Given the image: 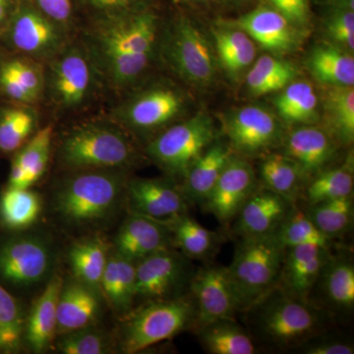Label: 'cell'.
I'll list each match as a JSON object with an SVG mask.
<instances>
[{
	"instance_id": "f6af8a7d",
	"label": "cell",
	"mask_w": 354,
	"mask_h": 354,
	"mask_svg": "<svg viewBox=\"0 0 354 354\" xmlns=\"http://www.w3.org/2000/svg\"><path fill=\"white\" fill-rule=\"evenodd\" d=\"M326 32L330 41L342 50H354V11L330 9L326 20Z\"/></svg>"
},
{
	"instance_id": "30bf717a",
	"label": "cell",
	"mask_w": 354,
	"mask_h": 354,
	"mask_svg": "<svg viewBox=\"0 0 354 354\" xmlns=\"http://www.w3.org/2000/svg\"><path fill=\"white\" fill-rule=\"evenodd\" d=\"M55 261L53 239L41 232L15 234L0 242V278L11 286L30 288L48 281Z\"/></svg>"
},
{
	"instance_id": "bcb514c9",
	"label": "cell",
	"mask_w": 354,
	"mask_h": 354,
	"mask_svg": "<svg viewBox=\"0 0 354 354\" xmlns=\"http://www.w3.org/2000/svg\"><path fill=\"white\" fill-rule=\"evenodd\" d=\"M2 67L15 77L35 100L38 99L44 88V75L36 64L26 60L14 59Z\"/></svg>"
},
{
	"instance_id": "e575fe53",
	"label": "cell",
	"mask_w": 354,
	"mask_h": 354,
	"mask_svg": "<svg viewBox=\"0 0 354 354\" xmlns=\"http://www.w3.org/2000/svg\"><path fill=\"white\" fill-rule=\"evenodd\" d=\"M324 297L333 308L351 311L354 306V266L349 258L330 256L320 279Z\"/></svg>"
},
{
	"instance_id": "7dc6e473",
	"label": "cell",
	"mask_w": 354,
	"mask_h": 354,
	"mask_svg": "<svg viewBox=\"0 0 354 354\" xmlns=\"http://www.w3.org/2000/svg\"><path fill=\"white\" fill-rule=\"evenodd\" d=\"M76 2L94 18L118 15L148 7L145 0H76Z\"/></svg>"
},
{
	"instance_id": "ab89813d",
	"label": "cell",
	"mask_w": 354,
	"mask_h": 354,
	"mask_svg": "<svg viewBox=\"0 0 354 354\" xmlns=\"http://www.w3.org/2000/svg\"><path fill=\"white\" fill-rule=\"evenodd\" d=\"M285 248L302 245H316L330 248L333 239L323 234L311 221L306 212L297 207L283 221L276 232Z\"/></svg>"
},
{
	"instance_id": "6da1fadb",
	"label": "cell",
	"mask_w": 354,
	"mask_h": 354,
	"mask_svg": "<svg viewBox=\"0 0 354 354\" xmlns=\"http://www.w3.org/2000/svg\"><path fill=\"white\" fill-rule=\"evenodd\" d=\"M158 35V16L145 7L94 18L82 46L100 78L121 91L135 85L148 69Z\"/></svg>"
},
{
	"instance_id": "ee69618b",
	"label": "cell",
	"mask_w": 354,
	"mask_h": 354,
	"mask_svg": "<svg viewBox=\"0 0 354 354\" xmlns=\"http://www.w3.org/2000/svg\"><path fill=\"white\" fill-rule=\"evenodd\" d=\"M57 348L64 354H106L111 353L108 335L94 326L60 335Z\"/></svg>"
},
{
	"instance_id": "60d3db41",
	"label": "cell",
	"mask_w": 354,
	"mask_h": 354,
	"mask_svg": "<svg viewBox=\"0 0 354 354\" xmlns=\"http://www.w3.org/2000/svg\"><path fill=\"white\" fill-rule=\"evenodd\" d=\"M26 317L17 300L0 285V353H16L24 342Z\"/></svg>"
},
{
	"instance_id": "2e32d148",
	"label": "cell",
	"mask_w": 354,
	"mask_h": 354,
	"mask_svg": "<svg viewBox=\"0 0 354 354\" xmlns=\"http://www.w3.org/2000/svg\"><path fill=\"white\" fill-rule=\"evenodd\" d=\"M188 203L181 188L169 180L158 178L128 180L125 193L128 213L146 216L167 225L187 215Z\"/></svg>"
},
{
	"instance_id": "cb8c5ba5",
	"label": "cell",
	"mask_w": 354,
	"mask_h": 354,
	"mask_svg": "<svg viewBox=\"0 0 354 354\" xmlns=\"http://www.w3.org/2000/svg\"><path fill=\"white\" fill-rule=\"evenodd\" d=\"M101 292L74 279L62 283L57 304V335L94 326L102 312Z\"/></svg>"
},
{
	"instance_id": "484cf974",
	"label": "cell",
	"mask_w": 354,
	"mask_h": 354,
	"mask_svg": "<svg viewBox=\"0 0 354 354\" xmlns=\"http://www.w3.org/2000/svg\"><path fill=\"white\" fill-rule=\"evenodd\" d=\"M100 291L114 313L123 317L130 313L137 300L135 262L115 251L109 254Z\"/></svg>"
},
{
	"instance_id": "3957f363",
	"label": "cell",
	"mask_w": 354,
	"mask_h": 354,
	"mask_svg": "<svg viewBox=\"0 0 354 354\" xmlns=\"http://www.w3.org/2000/svg\"><path fill=\"white\" fill-rule=\"evenodd\" d=\"M140 158L136 144L116 123L85 122L65 133L58 160L65 171L116 169L127 171Z\"/></svg>"
},
{
	"instance_id": "8992f818",
	"label": "cell",
	"mask_w": 354,
	"mask_h": 354,
	"mask_svg": "<svg viewBox=\"0 0 354 354\" xmlns=\"http://www.w3.org/2000/svg\"><path fill=\"white\" fill-rule=\"evenodd\" d=\"M196 327V307L191 295L142 304L124 316L120 330L123 353H139Z\"/></svg>"
},
{
	"instance_id": "c3c4849f",
	"label": "cell",
	"mask_w": 354,
	"mask_h": 354,
	"mask_svg": "<svg viewBox=\"0 0 354 354\" xmlns=\"http://www.w3.org/2000/svg\"><path fill=\"white\" fill-rule=\"evenodd\" d=\"M269 6L290 21L300 31L308 29L310 9L308 0H268Z\"/></svg>"
},
{
	"instance_id": "5b68a950",
	"label": "cell",
	"mask_w": 354,
	"mask_h": 354,
	"mask_svg": "<svg viewBox=\"0 0 354 354\" xmlns=\"http://www.w3.org/2000/svg\"><path fill=\"white\" fill-rule=\"evenodd\" d=\"M286 248L276 234L241 237L227 267L241 311H247L278 283Z\"/></svg>"
},
{
	"instance_id": "816d5d0a",
	"label": "cell",
	"mask_w": 354,
	"mask_h": 354,
	"mask_svg": "<svg viewBox=\"0 0 354 354\" xmlns=\"http://www.w3.org/2000/svg\"><path fill=\"white\" fill-rule=\"evenodd\" d=\"M307 354H353V346L348 342L342 341H322L310 344L304 349Z\"/></svg>"
},
{
	"instance_id": "f907efd6",
	"label": "cell",
	"mask_w": 354,
	"mask_h": 354,
	"mask_svg": "<svg viewBox=\"0 0 354 354\" xmlns=\"http://www.w3.org/2000/svg\"><path fill=\"white\" fill-rule=\"evenodd\" d=\"M0 86L2 90L9 97L24 104L34 102L36 100L30 95V93L17 80L11 75L7 70L2 67L0 70Z\"/></svg>"
},
{
	"instance_id": "836d02e7",
	"label": "cell",
	"mask_w": 354,
	"mask_h": 354,
	"mask_svg": "<svg viewBox=\"0 0 354 354\" xmlns=\"http://www.w3.org/2000/svg\"><path fill=\"white\" fill-rule=\"evenodd\" d=\"M200 342L212 354H255L252 337L234 320H220L198 328Z\"/></svg>"
},
{
	"instance_id": "9a60e30c",
	"label": "cell",
	"mask_w": 354,
	"mask_h": 354,
	"mask_svg": "<svg viewBox=\"0 0 354 354\" xmlns=\"http://www.w3.org/2000/svg\"><path fill=\"white\" fill-rule=\"evenodd\" d=\"M9 39L16 50L48 62L66 46L64 27L32 6H23L15 13Z\"/></svg>"
},
{
	"instance_id": "681fc988",
	"label": "cell",
	"mask_w": 354,
	"mask_h": 354,
	"mask_svg": "<svg viewBox=\"0 0 354 354\" xmlns=\"http://www.w3.org/2000/svg\"><path fill=\"white\" fill-rule=\"evenodd\" d=\"M32 1L39 10L62 27H65L71 20V0H32Z\"/></svg>"
},
{
	"instance_id": "d6986e66",
	"label": "cell",
	"mask_w": 354,
	"mask_h": 354,
	"mask_svg": "<svg viewBox=\"0 0 354 354\" xmlns=\"http://www.w3.org/2000/svg\"><path fill=\"white\" fill-rule=\"evenodd\" d=\"M330 256L327 247L302 245L286 248L277 286L293 297L309 299L310 292L318 283Z\"/></svg>"
},
{
	"instance_id": "74e56055",
	"label": "cell",
	"mask_w": 354,
	"mask_h": 354,
	"mask_svg": "<svg viewBox=\"0 0 354 354\" xmlns=\"http://www.w3.org/2000/svg\"><path fill=\"white\" fill-rule=\"evenodd\" d=\"M306 214L316 227L334 241L351 230L353 223V196L308 205Z\"/></svg>"
},
{
	"instance_id": "8d00e7d4",
	"label": "cell",
	"mask_w": 354,
	"mask_h": 354,
	"mask_svg": "<svg viewBox=\"0 0 354 354\" xmlns=\"http://www.w3.org/2000/svg\"><path fill=\"white\" fill-rule=\"evenodd\" d=\"M167 227L171 230L174 245L189 259L209 258L218 245L215 232L207 230L189 216H180Z\"/></svg>"
},
{
	"instance_id": "ac0fdd59",
	"label": "cell",
	"mask_w": 354,
	"mask_h": 354,
	"mask_svg": "<svg viewBox=\"0 0 354 354\" xmlns=\"http://www.w3.org/2000/svg\"><path fill=\"white\" fill-rule=\"evenodd\" d=\"M228 25L243 30L265 50L276 55L297 50L304 32L271 6H260Z\"/></svg>"
},
{
	"instance_id": "f35d334b",
	"label": "cell",
	"mask_w": 354,
	"mask_h": 354,
	"mask_svg": "<svg viewBox=\"0 0 354 354\" xmlns=\"http://www.w3.org/2000/svg\"><path fill=\"white\" fill-rule=\"evenodd\" d=\"M353 171L349 162L335 169H326L314 176L305 188L308 205L353 196Z\"/></svg>"
},
{
	"instance_id": "44dd1931",
	"label": "cell",
	"mask_w": 354,
	"mask_h": 354,
	"mask_svg": "<svg viewBox=\"0 0 354 354\" xmlns=\"http://www.w3.org/2000/svg\"><path fill=\"white\" fill-rule=\"evenodd\" d=\"M172 245L167 225L132 213H128L114 239V251L135 263Z\"/></svg>"
},
{
	"instance_id": "ba28073f",
	"label": "cell",
	"mask_w": 354,
	"mask_h": 354,
	"mask_svg": "<svg viewBox=\"0 0 354 354\" xmlns=\"http://www.w3.org/2000/svg\"><path fill=\"white\" fill-rule=\"evenodd\" d=\"M48 65L44 88L58 111H78L94 97L101 78L82 44H66Z\"/></svg>"
},
{
	"instance_id": "d590c367",
	"label": "cell",
	"mask_w": 354,
	"mask_h": 354,
	"mask_svg": "<svg viewBox=\"0 0 354 354\" xmlns=\"http://www.w3.org/2000/svg\"><path fill=\"white\" fill-rule=\"evenodd\" d=\"M298 75L295 64L272 55H262L246 75V85L253 95L279 92Z\"/></svg>"
},
{
	"instance_id": "f5cc1de1",
	"label": "cell",
	"mask_w": 354,
	"mask_h": 354,
	"mask_svg": "<svg viewBox=\"0 0 354 354\" xmlns=\"http://www.w3.org/2000/svg\"><path fill=\"white\" fill-rule=\"evenodd\" d=\"M32 185V183L27 171L16 158H14L10 176H9V187L27 189Z\"/></svg>"
},
{
	"instance_id": "9c48e42d",
	"label": "cell",
	"mask_w": 354,
	"mask_h": 354,
	"mask_svg": "<svg viewBox=\"0 0 354 354\" xmlns=\"http://www.w3.org/2000/svg\"><path fill=\"white\" fill-rule=\"evenodd\" d=\"M216 140L213 120L208 114L198 113L151 139L146 153L167 174L184 177L191 165Z\"/></svg>"
},
{
	"instance_id": "d6a6232c",
	"label": "cell",
	"mask_w": 354,
	"mask_h": 354,
	"mask_svg": "<svg viewBox=\"0 0 354 354\" xmlns=\"http://www.w3.org/2000/svg\"><path fill=\"white\" fill-rule=\"evenodd\" d=\"M43 211V201L38 193L27 188L7 187L0 196V223L13 232H23L32 227Z\"/></svg>"
},
{
	"instance_id": "83f0119b",
	"label": "cell",
	"mask_w": 354,
	"mask_h": 354,
	"mask_svg": "<svg viewBox=\"0 0 354 354\" xmlns=\"http://www.w3.org/2000/svg\"><path fill=\"white\" fill-rule=\"evenodd\" d=\"M307 68L319 82L328 86H353L354 58L333 44H318L310 51Z\"/></svg>"
},
{
	"instance_id": "b9f144b4",
	"label": "cell",
	"mask_w": 354,
	"mask_h": 354,
	"mask_svg": "<svg viewBox=\"0 0 354 354\" xmlns=\"http://www.w3.org/2000/svg\"><path fill=\"white\" fill-rule=\"evenodd\" d=\"M36 124L37 118L32 111L6 109L0 115V151L8 153L20 150L34 134Z\"/></svg>"
},
{
	"instance_id": "9f6ffc18",
	"label": "cell",
	"mask_w": 354,
	"mask_h": 354,
	"mask_svg": "<svg viewBox=\"0 0 354 354\" xmlns=\"http://www.w3.org/2000/svg\"><path fill=\"white\" fill-rule=\"evenodd\" d=\"M183 1H186V2H206V1H209V0H183Z\"/></svg>"
},
{
	"instance_id": "e0dca14e",
	"label": "cell",
	"mask_w": 354,
	"mask_h": 354,
	"mask_svg": "<svg viewBox=\"0 0 354 354\" xmlns=\"http://www.w3.org/2000/svg\"><path fill=\"white\" fill-rule=\"evenodd\" d=\"M253 165L245 158L234 155L225 169L203 207L223 223L236 218L244 203L257 188Z\"/></svg>"
},
{
	"instance_id": "5bb4252c",
	"label": "cell",
	"mask_w": 354,
	"mask_h": 354,
	"mask_svg": "<svg viewBox=\"0 0 354 354\" xmlns=\"http://www.w3.org/2000/svg\"><path fill=\"white\" fill-rule=\"evenodd\" d=\"M189 293L196 307V327L220 320H234L241 312L227 267L208 265L195 272Z\"/></svg>"
},
{
	"instance_id": "11a10c76",
	"label": "cell",
	"mask_w": 354,
	"mask_h": 354,
	"mask_svg": "<svg viewBox=\"0 0 354 354\" xmlns=\"http://www.w3.org/2000/svg\"><path fill=\"white\" fill-rule=\"evenodd\" d=\"M9 9V0H0V25L6 19Z\"/></svg>"
},
{
	"instance_id": "4dcf8cb0",
	"label": "cell",
	"mask_w": 354,
	"mask_h": 354,
	"mask_svg": "<svg viewBox=\"0 0 354 354\" xmlns=\"http://www.w3.org/2000/svg\"><path fill=\"white\" fill-rule=\"evenodd\" d=\"M323 108L328 132L339 143L351 146L354 140L353 86H330Z\"/></svg>"
},
{
	"instance_id": "7bdbcfd3",
	"label": "cell",
	"mask_w": 354,
	"mask_h": 354,
	"mask_svg": "<svg viewBox=\"0 0 354 354\" xmlns=\"http://www.w3.org/2000/svg\"><path fill=\"white\" fill-rule=\"evenodd\" d=\"M53 139V128L48 125L32 134L15 156L16 160L24 167L32 185L44 176L48 167Z\"/></svg>"
},
{
	"instance_id": "52a82bcc",
	"label": "cell",
	"mask_w": 354,
	"mask_h": 354,
	"mask_svg": "<svg viewBox=\"0 0 354 354\" xmlns=\"http://www.w3.org/2000/svg\"><path fill=\"white\" fill-rule=\"evenodd\" d=\"M164 34L162 57L177 75L195 87L212 85L216 75V55L201 30L185 16H179Z\"/></svg>"
},
{
	"instance_id": "4316f807",
	"label": "cell",
	"mask_w": 354,
	"mask_h": 354,
	"mask_svg": "<svg viewBox=\"0 0 354 354\" xmlns=\"http://www.w3.org/2000/svg\"><path fill=\"white\" fill-rule=\"evenodd\" d=\"M213 37L218 62L232 79L241 78L256 58L253 39L243 30L228 24L214 28Z\"/></svg>"
},
{
	"instance_id": "7c38bea8",
	"label": "cell",
	"mask_w": 354,
	"mask_h": 354,
	"mask_svg": "<svg viewBox=\"0 0 354 354\" xmlns=\"http://www.w3.org/2000/svg\"><path fill=\"white\" fill-rule=\"evenodd\" d=\"M135 264L137 300L144 302L184 297L195 272L189 258L171 248L158 251Z\"/></svg>"
},
{
	"instance_id": "f1b7e54d",
	"label": "cell",
	"mask_w": 354,
	"mask_h": 354,
	"mask_svg": "<svg viewBox=\"0 0 354 354\" xmlns=\"http://www.w3.org/2000/svg\"><path fill=\"white\" fill-rule=\"evenodd\" d=\"M109 254L108 243L99 235L74 243L68 254L74 279L100 291Z\"/></svg>"
},
{
	"instance_id": "603a6c76",
	"label": "cell",
	"mask_w": 354,
	"mask_h": 354,
	"mask_svg": "<svg viewBox=\"0 0 354 354\" xmlns=\"http://www.w3.org/2000/svg\"><path fill=\"white\" fill-rule=\"evenodd\" d=\"M64 279L53 274L26 316L24 342L32 353H43L57 337V304Z\"/></svg>"
},
{
	"instance_id": "1f68e13d",
	"label": "cell",
	"mask_w": 354,
	"mask_h": 354,
	"mask_svg": "<svg viewBox=\"0 0 354 354\" xmlns=\"http://www.w3.org/2000/svg\"><path fill=\"white\" fill-rule=\"evenodd\" d=\"M274 106L283 120L293 124L311 125L320 120L315 88L306 81L291 82L279 91Z\"/></svg>"
},
{
	"instance_id": "f546056e",
	"label": "cell",
	"mask_w": 354,
	"mask_h": 354,
	"mask_svg": "<svg viewBox=\"0 0 354 354\" xmlns=\"http://www.w3.org/2000/svg\"><path fill=\"white\" fill-rule=\"evenodd\" d=\"M263 187L295 204L305 181L309 180L297 162L283 153H268L260 165Z\"/></svg>"
},
{
	"instance_id": "db71d44e",
	"label": "cell",
	"mask_w": 354,
	"mask_h": 354,
	"mask_svg": "<svg viewBox=\"0 0 354 354\" xmlns=\"http://www.w3.org/2000/svg\"><path fill=\"white\" fill-rule=\"evenodd\" d=\"M328 6L330 9L354 11V0H328Z\"/></svg>"
},
{
	"instance_id": "4fadbf2b",
	"label": "cell",
	"mask_w": 354,
	"mask_h": 354,
	"mask_svg": "<svg viewBox=\"0 0 354 354\" xmlns=\"http://www.w3.org/2000/svg\"><path fill=\"white\" fill-rule=\"evenodd\" d=\"M223 132L232 152L242 158L263 156L283 138L277 116L260 106H243L227 114Z\"/></svg>"
},
{
	"instance_id": "d4e9b609",
	"label": "cell",
	"mask_w": 354,
	"mask_h": 354,
	"mask_svg": "<svg viewBox=\"0 0 354 354\" xmlns=\"http://www.w3.org/2000/svg\"><path fill=\"white\" fill-rule=\"evenodd\" d=\"M234 153L227 144L214 142L186 172L181 188L188 202L203 204Z\"/></svg>"
},
{
	"instance_id": "277c9868",
	"label": "cell",
	"mask_w": 354,
	"mask_h": 354,
	"mask_svg": "<svg viewBox=\"0 0 354 354\" xmlns=\"http://www.w3.org/2000/svg\"><path fill=\"white\" fill-rule=\"evenodd\" d=\"M247 311L252 313L258 335L278 348L302 346L320 334L325 324L322 312L309 299L288 295L279 286Z\"/></svg>"
},
{
	"instance_id": "7402d4cb",
	"label": "cell",
	"mask_w": 354,
	"mask_h": 354,
	"mask_svg": "<svg viewBox=\"0 0 354 354\" xmlns=\"http://www.w3.org/2000/svg\"><path fill=\"white\" fill-rule=\"evenodd\" d=\"M334 137L313 125H305L291 131L283 140V155L299 165L307 178L325 171L335 155Z\"/></svg>"
},
{
	"instance_id": "8fae6325",
	"label": "cell",
	"mask_w": 354,
	"mask_h": 354,
	"mask_svg": "<svg viewBox=\"0 0 354 354\" xmlns=\"http://www.w3.org/2000/svg\"><path fill=\"white\" fill-rule=\"evenodd\" d=\"M185 99L180 91L157 84L140 91L113 113L116 124L141 134L153 133L171 124L183 113Z\"/></svg>"
},
{
	"instance_id": "6f0895ef",
	"label": "cell",
	"mask_w": 354,
	"mask_h": 354,
	"mask_svg": "<svg viewBox=\"0 0 354 354\" xmlns=\"http://www.w3.org/2000/svg\"><path fill=\"white\" fill-rule=\"evenodd\" d=\"M232 1H235V2H243V1H247V0H232Z\"/></svg>"
},
{
	"instance_id": "ffe728a7",
	"label": "cell",
	"mask_w": 354,
	"mask_h": 354,
	"mask_svg": "<svg viewBox=\"0 0 354 354\" xmlns=\"http://www.w3.org/2000/svg\"><path fill=\"white\" fill-rule=\"evenodd\" d=\"M295 208L288 201L267 188H256L236 216V232L241 237L274 234Z\"/></svg>"
},
{
	"instance_id": "7a4b0ae2",
	"label": "cell",
	"mask_w": 354,
	"mask_h": 354,
	"mask_svg": "<svg viewBox=\"0 0 354 354\" xmlns=\"http://www.w3.org/2000/svg\"><path fill=\"white\" fill-rule=\"evenodd\" d=\"M127 183L124 171H66L53 187V213L73 230L106 227L125 207Z\"/></svg>"
}]
</instances>
